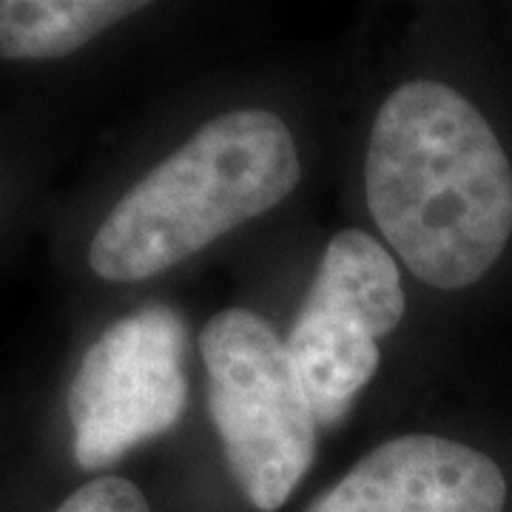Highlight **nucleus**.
I'll list each match as a JSON object with an SVG mask.
<instances>
[{"mask_svg":"<svg viewBox=\"0 0 512 512\" xmlns=\"http://www.w3.org/2000/svg\"><path fill=\"white\" fill-rule=\"evenodd\" d=\"M370 214L421 282H478L512 234V165L481 111L456 89L413 80L376 114L365 160Z\"/></svg>","mask_w":512,"mask_h":512,"instance_id":"obj_1","label":"nucleus"},{"mask_svg":"<svg viewBox=\"0 0 512 512\" xmlns=\"http://www.w3.org/2000/svg\"><path fill=\"white\" fill-rule=\"evenodd\" d=\"M299 177L296 143L276 114H220L111 208L89 245V265L109 282L163 274L276 208Z\"/></svg>","mask_w":512,"mask_h":512,"instance_id":"obj_2","label":"nucleus"},{"mask_svg":"<svg viewBox=\"0 0 512 512\" xmlns=\"http://www.w3.org/2000/svg\"><path fill=\"white\" fill-rule=\"evenodd\" d=\"M200 353L231 476L254 510H282L311 470L319 427L288 345L262 316L228 308L202 328Z\"/></svg>","mask_w":512,"mask_h":512,"instance_id":"obj_3","label":"nucleus"},{"mask_svg":"<svg viewBox=\"0 0 512 512\" xmlns=\"http://www.w3.org/2000/svg\"><path fill=\"white\" fill-rule=\"evenodd\" d=\"M183 316L151 305L114 322L86 350L69 387L74 458L100 470L168 433L188 407Z\"/></svg>","mask_w":512,"mask_h":512,"instance_id":"obj_4","label":"nucleus"},{"mask_svg":"<svg viewBox=\"0 0 512 512\" xmlns=\"http://www.w3.org/2000/svg\"><path fill=\"white\" fill-rule=\"evenodd\" d=\"M493 458L441 436H402L370 450L305 512H504Z\"/></svg>","mask_w":512,"mask_h":512,"instance_id":"obj_5","label":"nucleus"},{"mask_svg":"<svg viewBox=\"0 0 512 512\" xmlns=\"http://www.w3.org/2000/svg\"><path fill=\"white\" fill-rule=\"evenodd\" d=\"M285 345L319 427H336L348 416L382 359L362 325L311 302H302Z\"/></svg>","mask_w":512,"mask_h":512,"instance_id":"obj_6","label":"nucleus"},{"mask_svg":"<svg viewBox=\"0 0 512 512\" xmlns=\"http://www.w3.org/2000/svg\"><path fill=\"white\" fill-rule=\"evenodd\" d=\"M305 302L348 316L373 339L399 328L407 308L393 256L382 242L353 228L328 242Z\"/></svg>","mask_w":512,"mask_h":512,"instance_id":"obj_7","label":"nucleus"},{"mask_svg":"<svg viewBox=\"0 0 512 512\" xmlns=\"http://www.w3.org/2000/svg\"><path fill=\"white\" fill-rule=\"evenodd\" d=\"M143 9L146 3L137 0H0V57L55 60L72 55Z\"/></svg>","mask_w":512,"mask_h":512,"instance_id":"obj_8","label":"nucleus"},{"mask_svg":"<svg viewBox=\"0 0 512 512\" xmlns=\"http://www.w3.org/2000/svg\"><path fill=\"white\" fill-rule=\"evenodd\" d=\"M55 512H151L137 484L120 476H100L77 487Z\"/></svg>","mask_w":512,"mask_h":512,"instance_id":"obj_9","label":"nucleus"}]
</instances>
